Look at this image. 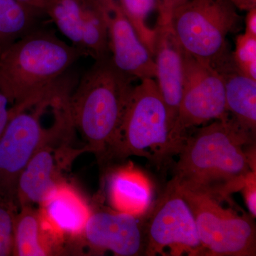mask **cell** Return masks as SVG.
Here are the masks:
<instances>
[{
	"label": "cell",
	"instance_id": "obj_1",
	"mask_svg": "<svg viewBox=\"0 0 256 256\" xmlns=\"http://www.w3.org/2000/svg\"><path fill=\"white\" fill-rule=\"evenodd\" d=\"M255 142L256 136L230 116L213 121L186 136L173 178L180 188L230 202L256 172Z\"/></svg>",
	"mask_w": 256,
	"mask_h": 256
},
{
	"label": "cell",
	"instance_id": "obj_2",
	"mask_svg": "<svg viewBox=\"0 0 256 256\" xmlns=\"http://www.w3.org/2000/svg\"><path fill=\"white\" fill-rule=\"evenodd\" d=\"M84 54L52 32L34 31L0 55V88L12 114L38 105L60 87V78Z\"/></svg>",
	"mask_w": 256,
	"mask_h": 256
},
{
	"label": "cell",
	"instance_id": "obj_3",
	"mask_svg": "<svg viewBox=\"0 0 256 256\" xmlns=\"http://www.w3.org/2000/svg\"><path fill=\"white\" fill-rule=\"evenodd\" d=\"M134 80L108 56L96 60L70 94V118L85 142L82 151L94 153L100 162L107 161Z\"/></svg>",
	"mask_w": 256,
	"mask_h": 256
},
{
	"label": "cell",
	"instance_id": "obj_4",
	"mask_svg": "<svg viewBox=\"0 0 256 256\" xmlns=\"http://www.w3.org/2000/svg\"><path fill=\"white\" fill-rule=\"evenodd\" d=\"M172 133L169 111L156 80H140L128 99L107 161L136 156L163 166L180 152Z\"/></svg>",
	"mask_w": 256,
	"mask_h": 256
},
{
	"label": "cell",
	"instance_id": "obj_5",
	"mask_svg": "<svg viewBox=\"0 0 256 256\" xmlns=\"http://www.w3.org/2000/svg\"><path fill=\"white\" fill-rule=\"evenodd\" d=\"M57 101L47 99L14 112L0 137V196L16 204L18 178L32 158L44 146L68 139L75 130L68 104L60 109L50 127L42 124L44 114Z\"/></svg>",
	"mask_w": 256,
	"mask_h": 256
},
{
	"label": "cell",
	"instance_id": "obj_6",
	"mask_svg": "<svg viewBox=\"0 0 256 256\" xmlns=\"http://www.w3.org/2000/svg\"><path fill=\"white\" fill-rule=\"evenodd\" d=\"M240 24L242 18L230 0H190L171 22L183 50L218 72L234 64L227 37Z\"/></svg>",
	"mask_w": 256,
	"mask_h": 256
},
{
	"label": "cell",
	"instance_id": "obj_7",
	"mask_svg": "<svg viewBox=\"0 0 256 256\" xmlns=\"http://www.w3.org/2000/svg\"><path fill=\"white\" fill-rule=\"evenodd\" d=\"M180 190L194 216L205 256L256 255V225L250 214L224 208L222 202L204 194Z\"/></svg>",
	"mask_w": 256,
	"mask_h": 256
},
{
	"label": "cell",
	"instance_id": "obj_8",
	"mask_svg": "<svg viewBox=\"0 0 256 256\" xmlns=\"http://www.w3.org/2000/svg\"><path fill=\"white\" fill-rule=\"evenodd\" d=\"M146 217V246L144 256H205L196 222L174 180Z\"/></svg>",
	"mask_w": 256,
	"mask_h": 256
},
{
	"label": "cell",
	"instance_id": "obj_9",
	"mask_svg": "<svg viewBox=\"0 0 256 256\" xmlns=\"http://www.w3.org/2000/svg\"><path fill=\"white\" fill-rule=\"evenodd\" d=\"M184 67L182 98L172 131L173 140L178 151L192 128L230 117L226 102L225 86L220 74L184 50Z\"/></svg>",
	"mask_w": 256,
	"mask_h": 256
},
{
	"label": "cell",
	"instance_id": "obj_10",
	"mask_svg": "<svg viewBox=\"0 0 256 256\" xmlns=\"http://www.w3.org/2000/svg\"><path fill=\"white\" fill-rule=\"evenodd\" d=\"M37 208L52 255L70 250L80 252L82 234L92 210L82 194L64 181Z\"/></svg>",
	"mask_w": 256,
	"mask_h": 256
},
{
	"label": "cell",
	"instance_id": "obj_11",
	"mask_svg": "<svg viewBox=\"0 0 256 256\" xmlns=\"http://www.w3.org/2000/svg\"><path fill=\"white\" fill-rule=\"evenodd\" d=\"M104 195L99 194L82 234L80 248L101 255L110 252L118 256L146 254V217L120 213L101 204Z\"/></svg>",
	"mask_w": 256,
	"mask_h": 256
},
{
	"label": "cell",
	"instance_id": "obj_12",
	"mask_svg": "<svg viewBox=\"0 0 256 256\" xmlns=\"http://www.w3.org/2000/svg\"><path fill=\"white\" fill-rule=\"evenodd\" d=\"M112 63L136 80L156 78L154 58L126 18L117 0L105 2Z\"/></svg>",
	"mask_w": 256,
	"mask_h": 256
},
{
	"label": "cell",
	"instance_id": "obj_13",
	"mask_svg": "<svg viewBox=\"0 0 256 256\" xmlns=\"http://www.w3.org/2000/svg\"><path fill=\"white\" fill-rule=\"evenodd\" d=\"M156 28L153 54L156 67V80L169 111L173 131L183 95L184 50L171 24L156 26Z\"/></svg>",
	"mask_w": 256,
	"mask_h": 256
},
{
	"label": "cell",
	"instance_id": "obj_14",
	"mask_svg": "<svg viewBox=\"0 0 256 256\" xmlns=\"http://www.w3.org/2000/svg\"><path fill=\"white\" fill-rule=\"evenodd\" d=\"M50 143L34 156L20 174L16 186V202L18 210L26 206H38L60 183L65 181L62 175V162L60 156L70 150L55 148Z\"/></svg>",
	"mask_w": 256,
	"mask_h": 256
},
{
	"label": "cell",
	"instance_id": "obj_15",
	"mask_svg": "<svg viewBox=\"0 0 256 256\" xmlns=\"http://www.w3.org/2000/svg\"><path fill=\"white\" fill-rule=\"evenodd\" d=\"M153 186L150 180L130 163L112 170L108 178V198L112 210L142 216L152 206Z\"/></svg>",
	"mask_w": 256,
	"mask_h": 256
},
{
	"label": "cell",
	"instance_id": "obj_16",
	"mask_svg": "<svg viewBox=\"0 0 256 256\" xmlns=\"http://www.w3.org/2000/svg\"><path fill=\"white\" fill-rule=\"evenodd\" d=\"M218 73L223 78L229 114L240 127L256 136V80L240 73L234 64Z\"/></svg>",
	"mask_w": 256,
	"mask_h": 256
},
{
	"label": "cell",
	"instance_id": "obj_17",
	"mask_svg": "<svg viewBox=\"0 0 256 256\" xmlns=\"http://www.w3.org/2000/svg\"><path fill=\"white\" fill-rule=\"evenodd\" d=\"M80 48L84 55L90 56L96 60L108 57V28L102 0H86L82 18Z\"/></svg>",
	"mask_w": 256,
	"mask_h": 256
},
{
	"label": "cell",
	"instance_id": "obj_18",
	"mask_svg": "<svg viewBox=\"0 0 256 256\" xmlns=\"http://www.w3.org/2000/svg\"><path fill=\"white\" fill-rule=\"evenodd\" d=\"M13 256H52L42 230L38 208L35 206L18 210L14 222Z\"/></svg>",
	"mask_w": 256,
	"mask_h": 256
},
{
	"label": "cell",
	"instance_id": "obj_19",
	"mask_svg": "<svg viewBox=\"0 0 256 256\" xmlns=\"http://www.w3.org/2000/svg\"><path fill=\"white\" fill-rule=\"evenodd\" d=\"M36 12L20 0H0V46L2 50L33 31Z\"/></svg>",
	"mask_w": 256,
	"mask_h": 256
},
{
	"label": "cell",
	"instance_id": "obj_20",
	"mask_svg": "<svg viewBox=\"0 0 256 256\" xmlns=\"http://www.w3.org/2000/svg\"><path fill=\"white\" fill-rule=\"evenodd\" d=\"M86 4V0H45L44 10L60 33L79 48Z\"/></svg>",
	"mask_w": 256,
	"mask_h": 256
},
{
	"label": "cell",
	"instance_id": "obj_21",
	"mask_svg": "<svg viewBox=\"0 0 256 256\" xmlns=\"http://www.w3.org/2000/svg\"><path fill=\"white\" fill-rule=\"evenodd\" d=\"M117 2L126 18L137 32L141 41L153 56L156 28L152 30L150 28L148 25V20L152 13L158 10V1L117 0Z\"/></svg>",
	"mask_w": 256,
	"mask_h": 256
},
{
	"label": "cell",
	"instance_id": "obj_22",
	"mask_svg": "<svg viewBox=\"0 0 256 256\" xmlns=\"http://www.w3.org/2000/svg\"><path fill=\"white\" fill-rule=\"evenodd\" d=\"M232 56L239 72L256 80V36L246 33L239 35Z\"/></svg>",
	"mask_w": 256,
	"mask_h": 256
},
{
	"label": "cell",
	"instance_id": "obj_23",
	"mask_svg": "<svg viewBox=\"0 0 256 256\" xmlns=\"http://www.w3.org/2000/svg\"><path fill=\"white\" fill-rule=\"evenodd\" d=\"M18 212L14 202L0 196V256H13L14 222Z\"/></svg>",
	"mask_w": 256,
	"mask_h": 256
},
{
	"label": "cell",
	"instance_id": "obj_24",
	"mask_svg": "<svg viewBox=\"0 0 256 256\" xmlns=\"http://www.w3.org/2000/svg\"><path fill=\"white\" fill-rule=\"evenodd\" d=\"M158 1V26L171 24L175 12L190 0H156Z\"/></svg>",
	"mask_w": 256,
	"mask_h": 256
},
{
	"label": "cell",
	"instance_id": "obj_25",
	"mask_svg": "<svg viewBox=\"0 0 256 256\" xmlns=\"http://www.w3.org/2000/svg\"><path fill=\"white\" fill-rule=\"evenodd\" d=\"M244 200L250 214L256 216V172H250L247 175L242 188Z\"/></svg>",
	"mask_w": 256,
	"mask_h": 256
},
{
	"label": "cell",
	"instance_id": "obj_26",
	"mask_svg": "<svg viewBox=\"0 0 256 256\" xmlns=\"http://www.w3.org/2000/svg\"><path fill=\"white\" fill-rule=\"evenodd\" d=\"M12 116V110L9 99L0 88V137L4 132Z\"/></svg>",
	"mask_w": 256,
	"mask_h": 256
},
{
	"label": "cell",
	"instance_id": "obj_27",
	"mask_svg": "<svg viewBox=\"0 0 256 256\" xmlns=\"http://www.w3.org/2000/svg\"><path fill=\"white\" fill-rule=\"evenodd\" d=\"M245 33L256 36V9L248 12Z\"/></svg>",
	"mask_w": 256,
	"mask_h": 256
},
{
	"label": "cell",
	"instance_id": "obj_28",
	"mask_svg": "<svg viewBox=\"0 0 256 256\" xmlns=\"http://www.w3.org/2000/svg\"><path fill=\"white\" fill-rule=\"evenodd\" d=\"M236 9L240 11L249 12L256 9V0H230Z\"/></svg>",
	"mask_w": 256,
	"mask_h": 256
},
{
	"label": "cell",
	"instance_id": "obj_29",
	"mask_svg": "<svg viewBox=\"0 0 256 256\" xmlns=\"http://www.w3.org/2000/svg\"><path fill=\"white\" fill-rule=\"evenodd\" d=\"M20 1L36 11H44V10L45 0H20Z\"/></svg>",
	"mask_w": 256,
	"mask_h": 256
},
{
	"label": "cell",
	"instance_id": "obj_30",
	"mask_svg": "<svg viewBox=\"0 0 256 256\" xmlns=\"http://www.w3.org/2000/svg\"><path fill=\"white\" fill-rule=\"evenodd\" d=\"M2 52V48L0 46V55H1Z\"/></svg>",
	"mask_w": 256,
	"mask_h": 256
},
{
	"label": "cell",
	"instance_id": "obj_31",
	"mask_svg": "<svg viewBox=\"0 0 256 256\" xmlns=\"http://www.w3.org/2000/svg\"><path fill=\"white\" fill-rule=\"evenodd\" d=\"M104 1H107V2H108V1H111V0H104Z\"/></svg>",
	"mask_w": 256,
	"mask_h": 256
}]
</instances>
